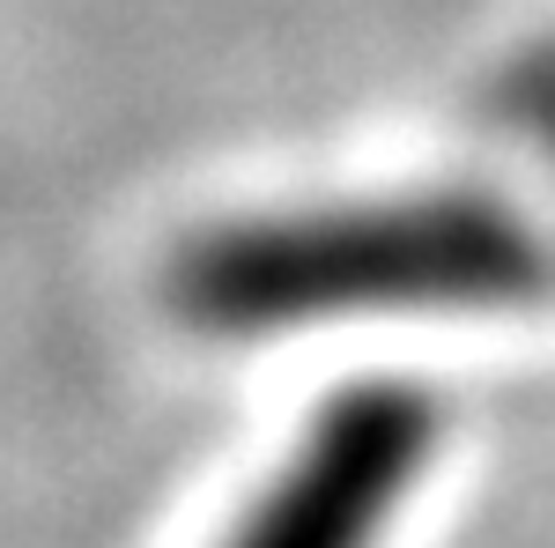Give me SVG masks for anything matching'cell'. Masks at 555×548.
Wrapping results in <instances>:
<instances>
[{
    "mask_svg": "<svg viewBox=\"0 0 555 548\" xmlns=\"http://www.w3.org/2000/svg\"><path fill=\"white\" fill-rule=\"evenodd\" d=\"M518 97H526V119L541 127V141L555 149V60H541V67L526 75V89H518Z\"/></svg>",
    "mask_w": 555,
    "mask_h": 548,
    "instance_id": "obj_3",
    "label": "cell"
},
{
    "mask_svg": "<svg viewBox=\"0 0 555 548\" xmlns=\"http://www.w3.org/2000/svg\"><path fill=\"white\" fill-rule=\"evenodd\" d=\"M423 460L415 416L400 408H356L341 416L289 489H274L259 519L245 526L237 548H363L378 526V505L392 482H408V467Z\"/></svg>",
    "mask_w": 555,
    "mask_h": 548,
    "instance_id": "obj_2",
    "label": "cell"
},
{
    "mask_svg": "<svg viewBox=\"0 0 555 548\" xmlns=\"http://www.w3.org/2000/svg\"><path fill=\"white\" fill-rule=\"evenodd\" d=\"M541 282V238L526 222L474 193H415L208 238L178 275V304L201 327L253 334L311 311L533 296Z\"/></svg>",
    "mask_w": 555,
    "mask_h": 548,
    "instance_id": "obj_1",
    "label": "cell"
}]
</instances>
